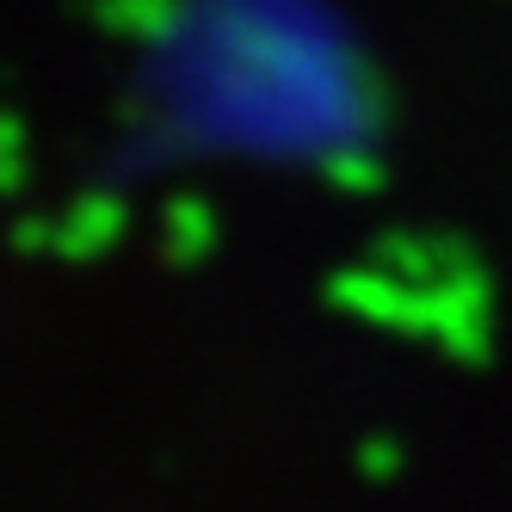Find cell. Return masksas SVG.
Returning a JSON list of instances; mask_svg holds the SVG:
<instances>
[{
    "mask_svg": "<svg viewBox=\"0 0 512 512\" xmlns=\"http://www.w3.org/2000/svg\"><path fill=\"white\" fill-rule=\"evenodd\" d=\"M149 44L155 105L229 149H315L364 124V68L327 0H179Z\"/></svg>",
    "mask_w": 512,
    "mask_h": 512,
    "instance_id": "obj_1",
    "label": "cell"
},
{
    "mask_svg": "<svg viewBox=\"0 0 512 512\" xmlns=\"http://www.w3.org/2000/svg\"><path fill=\"white\" fill-rule=\"evenodd\" d=\"M352 469H358L364 488H395V475L408 469V445L395 432H364L352 445Z\"/></svg>",
    "mask_w": 512,
    "mask_h": 512,
    "instance_id": "obj_2",
    "label": "cell"
},
{
    "mask_svg": "<svg viewBox=\"0 0 512 512\" xmlns=\"http://www.w3.org/2000/svg\"><path fill=\"white\" fill-rule=\"evenodd\" d=\"M167 253H173V260H198V253L210 247V216L198 210V204H179L173 216H167Z\"/></svg>",
    "mask_w": 512,
    "mask_h": 512,
    "instance_id": "obj_3",
    "label": "cell"
}]
</instances>
